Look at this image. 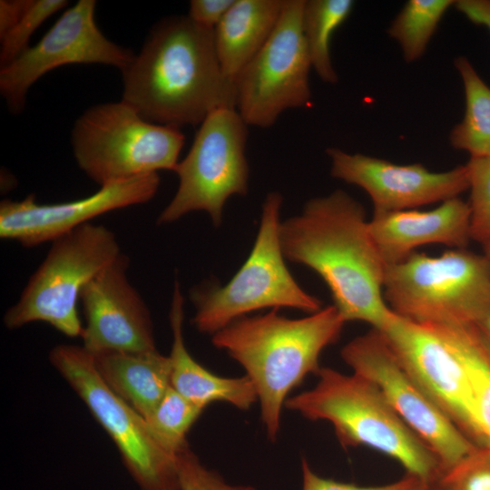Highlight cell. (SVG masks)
Listing matches in <instances>:
<instances>
[{"mask_svg": "<svg viewBox=\"0 0 490 490\" xmlns=\"http://www.w3.org/2000/svg\"><path fill=\"white\" fill-rule=\"evenodd\" d=\"M285 259L318 273L346 322L381 329L394 312L384 293L386 264L369 230L364 207L337 190L309 200L300 213L280 223Z\"/></svg>", "mask_w": 490, "mask_h": 490, "instance_id": "cell-1", "label": "cell"}, {"mask_svg": "<svg viewBox=\"0 0 490 490\" xmlns=\"http://www.w3.org/2000/svg\"><path fill=\"white\" fill-rule=\"evenodd\" d=\"M122 73V101L155 124L201 125L216 109L235 108L234 83L220 65L213 29L188 16L157 24Z\"/></svg>", "mask_w": 490, "mask_h": 490, "instance_id": "cell-2", "label": "cell"}, {"mask_svg": "<svg viewBox=\"0 0 490 490\" xmlns=\"http://www.w3.org/2000/svg\"><path fill=\"white\" fill-rule=\"evenodd\" d=\"M346 321L334 305L300 318L273 309L243 317L211 336L245 370L260 407L267 437L274 442L289 394L320 369L319 357L339 338Z\"/></svg>", "mask_w": 490, "mask_h": 490, "instance_id": "cell-3", "label": "cell"}, {"mask_svg": "<svg viewBox=\"0 0 490 490\" xmlns=\"http://www.w3.org/2000/svg\"><path fill=\"white\" fill-rule=\"evenodd\" d=\"M316 385L289 397L285 407L310 421H326L344 447L367 446L397 461L429 485L443 474L429 446L402 420L380 389L355 373L320 368Z\"/></svg>", "mask_w": 490, "mask_h": 490, "instance_id": "cell-4", "label": "cell"}, {"mask_svg": "<svg viewBox=\"0 0 490 490\" xmlns=\"http://www.w3.org/2000/svg\"><path fill=\"white\" fill-rule=\"evenodd\" d=\"M384 298L399 317L426 325H476L490 316V260L465 249L413 252L386 265Z\"/></svg>", "mask_w": 490, "mask_h": 490, "instance_id": "cell-5", "label": "cell"}, {"mask_svg": "<svg viewBox=\"0 0 490 490\" xmlns=\"http://www.w3.org/2000/svg\"><path fill=\"white\" fill-rule=\"evenodd\" d=\"M282 201L277 191L267 194L253 248L227 284L191 289L195 307L192 325L199 332L212 336L248 313L266 308H291L309 314L322 309V301L306 292L286 266L279 240Z\"/></svg>", "mask_w": 490, "mask_h": 490, "instance_id": "cell-6", "label": "cell"}, {"mask_svg": "<svg viewBox=\"0 0 490 490\" xmlns=\"http://www.w3.org/2000/svg\"><path fill=\"white\" fill-rule=\"evenodd\" d=\"M184 141L180 129L150 122L123 101L91 107L72 132L78 166L101 187L174 172Z\"/></svg>", "mask_w": 490, "mask_h": 490, "instance_id": "cell-7", "label": "cell"}, {"mask_svg": "<svg viewBox=\"0 0 490 490\" xmlns=\"http://www.w3.org/2000/svg\"><path fill=\"white\" fill-rule=\"evenodd\" d=\"M121 253L113 230L91 222L54 240L18 300L5 311V326L15 329L42 321L67 337H81L80 294Z\"/></svg>", "mask_w": 490, "mask_h": 490, "instance_id": "cell-8", "label": "cell"}, {"mask_svg": "<svg viewBox=\"0 0 490 490\" xmlns=\"http://www.w3.org/2000/svg\"><path fill=\"white\" fill-rule=\"evenodd\" d=\"M49 359L116 445L141 490H180L177 456L153 436L145 418L102 379L83 346L54 347Z\"/></svg>", "mask_w": 490, "mask_h": 490, "instance_id": "cell-9", "label": "cell"}, {"mask_svg": "<svg viewBox=\"0 0 490 490\" xmlns=\"http://www.w3.org/2000/svg\"><path fill=\"white\" fill-rule=\"evenodd\" d=\"M247 139L248 125L235 108L211 112L174 171L178 189L157 224L172 223L191 211H203L219 226L227 200L248 191Z\"/></svg>", "mask_w": 490, "mask_h": 490, "instance_id": "cell-10", "label": "cell"}, {"mask_svg": "<svg viewBox=\"0 0 490 490\" xmlns=\"http://www.w3.org/2000/svg\"><path fill=\"white\" fill-rule=\"evenodd\" d=\"M304 0H285L260 51L234 81L235 109L248 126L269 128L287 110L311 102V63L301 27Z\"/></svg>", "mask_w": 490, "mask_h": 490, "instance_id": "cell-11", "label": "cell"}, {"mask_svg": "<svg viewBox=\"0 0 490 490\" xmlns=\"http://www.w3.org/2000/svg\"><path fill=\"white\" fill-rule=\"evenodd\" d=\"M352 373L374 383L402 420L429 446L443 473L477 447L420 388L402 367L386 338L371 328L340 351Z\"/></svg>", "mask_w": 490, "mask_h": 490, "instance_id": "cell-12", "label": "cell"}, {"mask_svg": "<svg viewBox=\"0 0 490 490\" xmlns=\"http://www.w3.org/2000/svg\"><path fill=\"white\" fill-rule=\"evenodd\" d=\"M378 330L402 367L436 406L474 444L486 448L467 373L439 330L434 325L418 324L395 312Z\"/></svg>", "mask_w": 490, "mask_h": 490, "instance_id": "cell-13", "label": "cell"}, {"mask_svg": "<svg viewBox=\"0 0 490 490\" xmlns=\"http://www.w3.org/2000/svg\"><path fill=\"white\" fill-rule=\"evenodd\" d=\"M95 1L79 0L43 38L0 70V92L12 113L25 105L28 89L44 74L71 64H103L121 71L135 54L108 40L94 20Z\"/></svg>", "mask_w": 490, "mask_h": 490, "instance_id": "cell-14", "label": "cell"}, {"mask_svg": "<svg viewBox=\"0 0 490 490\" xmlns=\"http://www.w3.org/2000/svg\"><path fill=\"white\" fill-rule=\"evenodd\" d=\"M331 176L363 189L374 211L413 210L459 197L469 189L466 164L432 172L421 163L397 164L384 159L349 153L331 147Z\"/></svg>", "mask_w": 490, "mask_h": 490, "instance_id": "cell-15", "label": "cell"}, {"mask_svg": "<svg viewBox=\"0 0 490 490\" xmlns=\"http://www.w3.org/2000/svg\"><path fill=\"white\" fill-rule=\"evenodd\" d=\"M160 177L150 173L104 185L95 193L76 201L40 204L34 194L21 201L0 203V238L35 247L54 241L106 212L151 201Z\"/></svg>", "mask_w": 490, "mask_h": 490, "instance_id": "cell-16", "label": "cell"}, {"mask_svg": "<svg viewBox=\"0 0 490 490\" xmlns=\"http://www.w3.org/2000/svg\"><path fill=\"white\" fill-rule=\"evenodd\" d=\"M128 268L129 258L122 252L80 294L85 318L81 338L92 355L157 349L150 311L130 282Z\"/></svg>", "mask_w": 490, "mask_h": 490, "instance_id": "cell-17", "label": "cell"}, {"mask_svg": "<svg viewBox=\"0 0 490 490\" xmlns=\"http://www.w3.org/2000/svg\"><path fill=\"white\" fill-rule=\"evenodd\" d=\"M369 230L386 265L402 261L424 245L465 249L471 240L470 208L456 197L430 211H374Z\"/></svg>", "mask_w": 490, "mask_h": 490, "instance_id": "cell-18", "label": "cell"}, {"mask_svg": "<svg viewBox=\"0 0 490 490\" xmlns=\"http://www.w3.org/2000/svg\"><path fill=\"white\" fill-rule=\"evenodd\" d=\"M183 301L180 283L176 280L169 314L172 333L169 355L172 387L202 409L212 402L220 401L238 409L248 410L258 399L254 387L246 375L240 377L215 375L189 353L182 333Z\"/></svg>", "mask_w": 490, "mask_h": 490, "instance_id": "cell-19", "label": "cell"}, {"mask_svg": "<svg viewBox=\"0 0 490 490\" xmlns=\"http://www.w3.org/2000/svg\"><path fill=\"white\" fill-rule=\"evenodd\" d=\"M93 356L105 384L144 418L172 387L170 357L162 355L157 349L105 351Z\"/></svg>", "mask_w": 490, "mask_h": 490, "instance_id": "cell-20", "label": "cell"}, {"mask_svg": "<svg viewBox=\"0 0 490 490\" xmlns=\"http://www.w3.org/2000/svg\"><path fill=\"white\" fill-rule=\"evenodd\" d=\"M284 1L235 0L213 29L220 65L224 75L233 83L272 34Z\"/></svg>", "mask_w": 490, "mask_h": 490, "instance_id": "cell-21", "label": "cell"}, {"mask_svg": "<svg viewBox=\"0 0 490 490\" xmlns=\"http://www.w3.org/2000/svg\"><path fill=\"white\" fill-rule=\"evenodd\" d=\"M462 80L466 108L463 119L454 126L449 142L470 158L490 160V87L465 56L455 60Z\"/></svg>", "mask_w": 490, "mask_h": 490, "instance_id": "cell-22", "label": "cell"}, {"mask_svg": "<svg viewBox=\"0 0 490 490\" xmlns=\"http://www.w3.org/2000/svg\"><path fill=\"white\" fill-rule=\"evenodd\" d=\"M460 358L469 378L476 417L490 451V358L475 325H434Z\"/></svg>", "mask_w": 490, "mask_h": 490, "instance_id": "cell-23", "label": "cell"}, {"mask_svg": "<svg viewBox=\"0 0 490 490\" xmlns=\"http://www.w3.org/2000/svg\"><path fill=\"white\" fill-rule=\"evenodd\" d=\"M352 0H304L301 27L311 67L326 83H338L330 42L334 32L352 12Z\"/></svg>", "mask_w": 490, "mask_h": 490, "instance_id": "cell-24", "label": "cell"}, {"mask_svg": "<svg viewBox=\"0 0 490 490\" xmlns=\"http://www.w3.org/2000/svg\"><path fill=\"white\" fill-rule=\"evenodd\" d=\"M455 0H409L392 20L387 34L400 46L404 60L413 63L426 52L440 21Z\"/></svg>", "mask_w": 490, "mask_h": 490, "instance_id": "cell-25", "label": "cell"}, {"mask_svg": "<svg viewBox=\"0 0 490 490\" xmlns=\"http://www.w3.org/2000/svg\"><path fill=\"white\" fill-rule=\"evenodd\" d=\"M202 411L171 387L145 420L159 443L177 456L189 447L188 432Z\"/></svg>", "mask_w": 490, "mask_h": 490, "instance_id": "cell-26", "label": "cell"}, {"mask_svg": "<svg viewBox=\"0 0 490 490\" xmlns=\"http://www.w3.org/2000/svg\"><path fill=\"white\" fill-rule=\"evenodd\" d=\"M469 173L470 237L481 244L490 240V160L470 158Z\"/></svg>", "mask_w": 490, "mask_h": 490, "instance_id": "cell-27", "label": "cell"}, {"mask_svg": "<svg viewBox=\"0 0 490 490\" xmlns=\"http://www.w3.org/2000/svg\"><path fill=\"white\" fill-rule=\"evenodd\" d=\"M68 5L65 0H32L26 12L1 39L0 64L4 67L17 58L29 46L35 30L51 15Z\"/></svg>", "mask_w": 490, "mask_h": 490, "instance_id": "cell-28", "label": "cell"}, {"mask_svg": "<svg viewBox=\"0 0 490 490\" xmlns=\"http://www.w3.org/2000/svg\"><path fill=\"white\" fill-rule=\"evenodd\" d=\"M433 490H490V451L477 447L432 485Z\"/></svg>", "mask_w": 490, "mask_h": 490, "instance_id": "cell-29", "label": "cell"}, {"mask_svg": "<svg viewBox=\"0 0 490 490\" xmlns=\"http://www.w3.org/2000/svg\"><path fill=\"white\" fill-rule=\"evenodd\" d=\"M180 490H256L250 485L228 484L217 472L208 469L188 447L177 455Z\"/></svg>", "mask_w": 490, "mask_h": 490, "instance_id": "cell-30", "label": "cell"}, {"mask_svg": "<svg viewBox=\"0 0 490 490\" xmlns=\"http://www.w3.org/2000/svg\"><path fill=\"white\" fill-rule=\"evenodd\" d=\"M302 490H431L432 485L420 478L408 475L394 483L360 486L325 478L316 474L309 462L301 459Z\"/></svg>", "mask_w": 490, "mask_h": 490, "instance_id": "cell-31", "label": "cell"}, {"mask_svg": "<svg viewBox=\"0 0 490 490\" xmlns=\"http://www.w3.org/2000/svg\"><path fill=\"white\" fill-rule=\"evenodd\" d=\"M235 0H192L190 3L189 15L194 23L214 29Z\"/></svg>", "mask_w": 490, "mask_h": 490, "instance_id": "cell-32", "label": "cell"}, {"mask_svg": "<svg viewBox=\"0 0 490 490\" xmlns=\"http://www.w3.org/2000/svg\"><path fill=\"white\" fill-rule=\"evenodd\" d=\"M31 2L32 0L0 1V39L15 26Z\"/></svg>", "mask_w": 490, "mask_h": 490, "instance_id": "cell-33", "label": "cell"}, {"mask_svg": "<svg viewBox=\"0 0 490 490\" xmlns=\"http://www.w3.org/2000/svg\"><path fill=\"white\" fill-rule=\"evenodd\" d=\"M454 6L470 22L490 33V0H456Z\"/></svg>", "mask_w": 490, "mask_h": 490, "instance_id": "cell-34", "label": "cell"}, {"mask_svg": "<svg viewBox=\"0 0 490 490\" xmlns=\"http://www.w3.org/2000/svg\"><path fill=\"white\" fill-rule=\"evenodd\" d=\"M480 340L490 358V316L475 325Z\"/></svg>", "mask_w": 490, "mask_h": 490, "instance_id": "cell-35", "label": "cell"}, {"mask_svg": "<svg viewBox=\"0 0 490 490\" xmlns=\"http://www.w3.org/2000/svg\"><path fill=\"white\" fill-rule=\"evenodd\" d=\"M482 245L484 248V254L490 260V240Z\"/></svg>", "mask_w": 490, "mask_h": 490, "instance_id": "cell-36", "label": "cell"}, {"mask_svg": "<svg viewBox=\"0 0 490 490\" xmlns=\"http://www.w3.org/2000/svg\"><path fill=\"white\" fill-rule=\"evenodd\" d=\"M431 490H433V488Z\"/></svg>", "mask_w": 490, "mask_h": 490, "instance_id": "cell-37", "label": "cell"}]
</instances>
